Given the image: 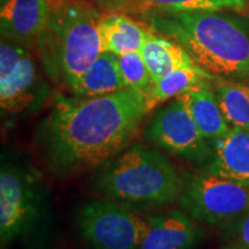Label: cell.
<instances>
[{
  "mask_svg": "<svg viewBox=\"0 0 249 249\" xmlns=\"http://www.w3.org/2000/svg\"><path fill=\"white\" fill-rule=\"evenodd\" d=\"M50 224L51 204L42 174L17 156L2 154L0 170L1 244L33 239Z\"/></svg>",
  "mask_w": 249,
  "mask_h": 249,
  "instance_id": "cell-5",
  "label": "cell"
},
{
  "mask_svg": "<svg viewBox=\"0 0 249 249\" xmlns=\"http://www.w3.org/2000/svg\"><path fill=\"white\" fill-rule=\"evenodd\" d=\"M150 230L140 249H193L203 230L185 211L171 210L148 217Z\"/></svg>",
  "mask_w": 249,
  "mask_h": 249,
  "instance_id": "cell-12",
  "label": "cell"
},
{
  "mask_svg": "<svg viewBox=\"0 0 249 249\" xmlns=\"http://www.w3.org/2000/svg\"><path fill=\"white\" fill-rule=\"evenodd\" d=\"M140 53L144 59L152 83L172 71L197 67L191 54L179 43L156 35L150 30H148Z\"/></svg>",
  "mask_w": 249,
  "mask_h": 249,
  "instance_id": "cell-14",
  "label": "cell"
},
{
  "mask_svg": "<svg viewBox=\"0 0 249 249\" xmlns=\"http://www.w3.org/2000/svg\"><path fill=\"white\" fill-rule=\"evenodd\" d=\"M76 225L88 249H140L150 230L148 217L105 198L81 205Z\"/></svg>",
  "mask_w": 249,
  "mask_h": 249,
  "instance_id": "cell-7",
  "label": "cell"
},
{
  "mask_svg": "<svg viewBox=\"0 0 249 249\" xmlns=\"http://www.w3.org/2000/svg\"><path fill=\"white\" fill-rule=\"evenodd\" d=\"M222 249H242L240 247H238V246H233V245H227L225 247H223Z\"/></svg>",
  "mask_w": 249,
  "mask_h": 249,
  "instance_id": "cell-22",
  "label": "cell"
},
{
  "mask_svg": "<svg viewBox=\"0 0 249 249\" xmlns=\"http://www.w3.org/2000/svg\"><path fill=\"white\" fill-rule=\"evenodd\" d=\"M102 52L119 57L128 52H141L148 30L129 18L119 14L101 17L98 24Z\"/></svg>",
  "mask_w": 249,
  "mask_h": 249,
  "instance_id": "cell-16",
  "label": "cell"
},
{
  "mask_svg": "<svg viewBox=\"0 0 249 249\" xmlns=\"http://www.w3.org/2000/svg\"><path fill=\"white\" fill-rule=\"evenodd\" d=\"M119 65L128 88L145 93L152 86V80L145 61L140 52H128L119 55Z\"/></svg>",
  "mask_w": 249,
  "mask_h": 249,
  "instance_id": "cell-20",
  "label": "cell"
},
{
  "mask_svg": "<svg viewBox=\"0 0 249 249\" xmlns=\"http://www.w3.org/2000/svg\"><path fill=\"white\" fill-rule=\"evenodd\" d=\"M224 239L229 245L249 249V211L232 222L220 226Z\"/></svg>",
  "mask_w": 249,
  "mask_h": 249,
  "instance_id": "cell-21",
  "label": "cell"
},
{
  "mask_svg": "<svg viewBox=\"0 0 249 249\" xmlns=\"http://www.w3.org/2000/svg\"><path fill=\"white\" fill-rule=\"evenodd\" d=\"M49 15L48 0H1V38L29 45L42 35Z\"/></svg>",
  "mask_w": 249,
  "mask_h": 249,
  "instance_id": "cell-11",
  "label": "cell"
},
{
  "mask_svg": "<svg viewBox=\"0 0 249 249\" xmlns=\"http://www.w3.org/2000/svg\"><path fill=\"white\" fill-rule=\"evenodd\" d=\"M127 88L121 73L119 57L110 52H102L85 71L71 92L85 98L110 95Z\"/></svg>",
  "mask_w": 249,
  "mask_h": 249,
  "instance_id": "cell-15",
  "label": "cell"
},
{
  "mask_svg": "<svg viewBox=\"0 0 249 249\" xmlns=\"http://www.w3.org/2000/svg\"><path fill=\"white\" fill-rule=\"evenodd\" d=\"M99 20L101 15L95 9L64 5L50 13L45 29L37 39L46 71L71 90L102 53Z\"/></svg>",
  "mask_w": 249,
  "mask_h": 249,
  "instance_id": "cell-4",
  "label": "cell"
},
{
  "mask_svg": "<svg viewBox=\"0 0 249 249\" xmlns=\"http://www.w3.org/2000/svg\"><path fill=\"white\" fill-rule=\"evenodd\" d=\"M48 96V86L28 46L1 38L0 107L2 114L18 117L31 113Z\"/></svg>",
  "mask_w": 249,
  "mask_h": 249,
  "instance_id": "cell-8",
  "label": "cell"
},
{
  "mask_svg": "<svg viewBox=\"0 0 249 249\" xmlns=\"http://www.w3.org/2000/svg\"><path fill=\"white\" fill-rule=\"evenodd\" d=\"M144 135L160 148L198 165V169L209 160L213 152L209 140L202 135L178 98L158 110L145 128Z\"/></svg>",
  "mask_w": 249,
  "mask_h": 249,
  "instance_id": "cell-9",
  "label": "cell"
},
{
  "mask_svg": "<svg viewBox=\"0 0 249 249\" xmlns=\"http://www.w3.org/2000/svg\"><path fill=\"white\" fill-rule=\"evenodd\" d=\"M147 113L144 93L128 87L92 98L57 95L37 124L40 160L59 179L98 169L127 147Z\"/></svg>",
  "mask_w": 249,
  "mask_h": 249,
  "instance_id": "cell-1",
  "label": "cell"
},
{
  "mask_svg": "<svg viewBox=\"0 0 249 249\" xmlns=\"http://www.w3.org/2000/svg\"><path fill=\"white\" fill-rule=\"evenodd\" d=\"M181 209L195 222L223 226L249 211V188L213 174L180 176Z\"/></svg>",
  "mask_w": 249,
  "mask_h": 249,
  "instance_id": "cell-6",
  "label": "cell"
},
{
  "mask_svg": "<svg viewBox=\"0 0 249 249\" xmlns=\"http://www.w3.org/2000/svg\"><path fill=\"white\" fill-rule=\"evenodd\" d=\"M152 14L225 12L244 13L249 8V0H141Z\"/></svg>",
  "mask_w": 249,
  "mask_h": 249,
  "instance_id": "cell-19",
  "label": "cell"
},
{
  "mask_svg": "<svg viewBox=\"0 0 249 249\" xmlns=\"http://www.w3.org/2000/svg\"><path fill=\"white\" fill-rule=\"evenodd\" d=\"M209 142L213 152L200 171L249 188V129L231 127Z\"/></svg>",
  "mask_w": 249,
  "mask_h": 249,
  "instance_id": "cell-10",
  "label": "cell"
},
{
  "mask_svg": "<svg viewBox=\"0 0 249 249\" xmlns=\"http://www.w3.org/2000/svg\"><path fill=\"white\" fill-rule=\"evenodd\" d=\"M91 187L127 208L155 207L178 200L180 176L161 152L135 144L96 169Z\"/></svg>",
  "mask_w": 249,
  "mask_h": 249,
  "instance_id": "cell-3",
  "label": "cell"
},
{
  "mask_svg": "<svg viewBox=\"0 0 249 249\" xmlns=\"http://www.w3.org/2000/svg\"><path fill=\"white\" fill-rule=\"evenodd\" d=\"M156 33L179 43L213 76L249 81V26L224 12L152 14Z\"/></svg>",
  "mask_w": 249,
  "mask_h": 249,
  "instance_id": "cell-2",
  "label": "cell"
},
{
  "mask_svg": "<svg viewBox=\"0 0 249 249\" xmlns=\"http://www.w3.org/2000/svg\"><path fill=\"white\" fill-rule=\"evenodd\" d=\"M213 79V75L207 73L198 66L180 68L170 71L152 83L148 91L144 93L145 107L148 113L160 104H163L171 98L178 97L193 87L200 85L207 80Z\"/></svg>",
  "mask_w": 249,
  "mask_h": 249,
  "instance_id": "cell-17",
  "label": "cell"
},
{
  "mask_svg": "<svg viewBox=\"0 0 249 249\" xmlns=\"http://www.w3.org/2000/svg\"><path fill=\"white\" fill-rule=\"evenodd\" d=\"M213 80L204 81L176 97L182 103L202 135L209 141L225 135L231 128L218 104L211 83Z\"/></svg>",
  "mask_w": 249,
  "mask_h": 249,
  "instance_id": "cell-13",
  "label": "cell"
},
{
  "mask_svg": "<svg viewBox=\"0 0 249 249\" xmlns=\"http://www.w3.org/2000/svg\"><path fill=\"white\" fill-rule=\"evenodd\" d=\"M213 87L227 123L249 129V86L214 77Z\"/></svg>",
  "mask_w": 249,
  "mask_h": 249,
  "instance_id": "cell-18",
  "label": "cell"
}]
</instances>
